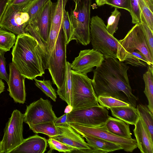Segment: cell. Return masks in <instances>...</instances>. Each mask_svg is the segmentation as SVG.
Wrapping results in <instances>:
<instances>
[{
    "mask_svg": "<svg viewBox=\"0 0 153 153\" xmlns=\"http://www.w3.org/2000/svg\"><path fill=\"white\" fill-rule=\"evenodd\" d=\"M47 145L45 138L36 134L24 139L22 142L10 153H44Z\"/></svg>",
    "mask_w": 153,
    "mask_h": 153,
    "instance_id": "obj_17",
    "label": "cell"
},
{
    "mask_svg": "<svg viewBox=\"0 0 153 153\" xmlns=\"http://www.w3.org/2000/svg\"><path fill=\"white\" fill-rule=\"evenodd\" d=\"M56 117L50 101L41 98L27 106L24 114V122L30 128L45 122H54Z\"/></svg>",
    "mask_w": 153,
    "mask_h": 153,
    "instance_id": "obj_11",
    "label": "cell"
},
{
    "mask_svg": "<svg viewBox=\"0 0 153 153\" xmlns=\"http://www.w3.org/2000/svg\"><path fill=\"white\" fill-rule=\"evenodd\" d=\"M52 2L49 0L44 7L36 27L28 24L25 29L27 33L34 37L46 54L48 61L47 43L51 28V10Z\"/></svg>",
    "mask_w": 153,
    "mask_h": 153,
    "instance_id": "obj_12",
    "label": "cell"
},
{
    "mask_svg": "<svg viewBox=\"0 0 153 153\" xmlns=\"http://www.w3.org/2000/svg\"><path fill=\"white\" fill-rule=\"evenodd\" d=\"M70 63L67 62L65 79L63 84L56 91L58 95L68 105H72V85Z\"/></svg>",
    "mask_w": 153,
    "mask_h": 153,
    "instance_id": "obj_22",
    "label": "cell"
},
{
    "mask_svg": "<svg viewBox=\"0 0 153 153\" xmlns=\"http://www.w3.org/2000/svg\"><path fill=\"white\" fill-rule=\"evenodd\" d=\"M24 114L15 109L6 124L1 141L2 153H10L23 141Z\"/></svg>",
    "mask_w": 153,
    "mask_h": 153,
    "instance_id": "obj_8",
    "label": "cell"
},
{
    "mask_svg": "<svg viewBox=\"0 0 153 153\" xmlns=\"http://www.w3.org/2000/svg\"><path fill=\"white\" fill-rule=\"evenodd\" d=\"M65 42L67 45L71 41L73 33V28L68 11L65 10L62 24Z\"/></svg>",
    "mask_w": 153,
    "mask_h": 153,
    "instance_id": "obj_32",
    "label": "cell"
},
{
    "mask_svg": "<svg viewBox=\"0 0 153 153\" xmlns=\"http://www.w3.org/2000/svg\"><path fill=\"white\" fill-rule=\"evenodd\" d=\"M77 132L83 136L89 135L98 137L120 146L127 152H132L137 148L135 139L126 138L117 136L108 131L104 125L97 127H90L74 123H68Z\"/></svg>",
    "mask_w": 153,
    "mask_h": 153,
    "instance_id": "obj_9",
    "label": "cell"
},
{
    "mask_svg": "<svg viewBox=\"0 0 153 153\" xmlns=\"http://www.w3.org/2000/svg\"><path fill=\"white\" fill-rule=\"evenodd\" d=\"M36 85L47 96L55 102L57 96L55 90L52 86L50 80H39L34 79Z\"/></svg>",
    "mask_w": 153,
    "mask_h": 153,
    "instance_id": "obj_30",
    "label": "cell"
},
{
    "mask_svg": "<svg viewBox=\"0 0 153 153\" xmlns=\"http://www.w3.org/2000/svg\"><path fill=\"white\" fill-rule=\"evenodd\" d=\"M0 153H2L1 141L0 140Z\"/></svg>",
    "mask_w": 153,
    "mask_h": 153,
    "instance_id": "obj_48",
    "label": "cell"
},
{
    "mask_svg": "<svg viewBox=\"0 0 153 153\" xmlns=\"http://www.w3.org/2000/svg\"><path fill=\"white\" fill-rule=\"evenodd\" d=\"M120 12L115 8L107 20L106 28L108 32L111 35L114 34L118 29V25L120 16Z\"/></svg>",
    "mask_w": 153,
    "mask_h": 153,
    "instance_id": "obj_33",
    "label": "cell"
},
{
    "mask_svg": "<svg viewBox=\"0 0 153 153\" xmlns=\"http://www.w3.org/2000/svg\"><path fill=\"white\" fill-rule=\"evenodd\" d=\"M136 108L139 117L141 118L153 139V113L149 110L147 106L142 104L137 105Z\"/></svg>",
    "mask_w": 153,
    "mask_h": 153,
    "instance_id": "obj_26",
    "label": "cell"
},
{
    "mask_svg": "<svg viewBox=\"0 0 153 153\" xmlns=\"http://www.w3.org/2000/svg\"><path fill=\"white\" fill-rule=\"evenodd\" d=\"M71 73L73 110L99 105L91 79L72 69Z\"/></svg>",
    "mask_w": 153,
    "mask_h": 153,
    "instance_id": "obj_6",
    "label": "cell"
},
{
    "mask_svg": "<svg viewBox=\"0 0 153 153\" xmlns=\"http://www.w3.org/2000/svg\"><path fill=\"white\" fill-rule=\"evenodd\" d=\"M90 32L91 42L93 49L101 53L105 59H117L118 40L108 32L104 21L98 16L91 18Z\"/></svg>",
    "mask_w": 153,
    "mask_h": 153,
    "instance_id": "obj_4",
    "label": "cell"
},
{
    "mask_svg": "<svg viewBox=\"0 0 153 153\" xmlns=\"http://www.w3.org/2000/svg\"><path fill=\"white\" fill-rule=\"evenodd\" d=\"M11 54L12 62L25 78L42 76L48 69L46 54L37 40L27 33L17 35Z\"/></svg>",
    "mask_w": 153,
    "mask_h": 153,
    "instance_id": "obj_2",
    "label": "cell"
},
{
    "mask_svg": "<svg viewBox=\"0 0 153 153\" xmlns=\"http://www.w3.org/2000/svg\"><path fill=\"white\" fill-rule=\"evenodd\" d=\"M109 117L107 108L99 105L73 110L68 113L67 123L90 127H97L104 125Z\"/></svg>",
    "mask_w": 153,
    "mask_h": 153,
    "instance_id": "obj_10",
    "label": "cell"
},
{
    "mask_svg": "<svg viewBox=\"0 0 153 153\" xmlns=\"http://www.w3.org/2000/svg\"><path fill=\"white\" fill-rule=\"evenodd\" d=\"M9 65V74L7 83L9 95L15 102L24 104L26 96L25 82V78L20 74L12 62Z\"/></svg>",
    "mask_w": 153,
    "mask_h": 153,
    "instance_id": "obj_16",
    "label": "cell"
},
{
    "mask_svg": "<svg viewBox=\"0 0 153 153\" xmlns=\"http://www.w3.org/2000/svg\"><path fill=\"white\" fill-rule=\"evenodd\" d=\"M104 125L108 131L117 136L126 138H132L129 124L121 120L110 116Z\"/></svg>",
    "mask_w": 153,
    "mask_h": 153,
    "instance_id": "obj_21",
    "label": "cell"
},
{
    "mask_svg": "<svg viewBox=\"0 0 153 153\" xmlns=\"http://www.w3.org/2000/svg\"><path fill=\"white\" fill-rule=\"evenodd\" d=\"M68 0H57L52 2L51 10V27L59 31L62 24L65 8Z\"/></svg>",
    "mask_w": 153,
    "mask_h": 153,
    "instance_id": "obj_23",
    "label": "cell"
},
{
    "mask_svg": "<svg viewBox=\"0 0 153 153\" xmlns=\"http://www.w3.org/2000/svg\"><path fill=\"white\" fill-rule=\"evenodd\" d=\"M144 0L146 4L151 10V11L153 12V4L149 0Z\"/></svg>",
    "mask_w": 153,
    "mask_h": 153,
    "instance_id": "obj_46",
    "label": "cell"
},
{
    "mask_svg": "<svg viewBox=\"0 0 153 153\" xmlns=\"http://www.w3.org/2000/svg\"><path fill=\"white\" fill-rule=\"evenodd\" d=\"M67 113H65L61 116L57 118L54 121V123L56 126L63 125L67 123Z\"/></svg>",
    "mask_w": 153,
    "mask_h": 153,
    "instance_id": "obj_42",
    "label": "cell"
},
{
    "mask_svg": "<svg viewBox=\"0 0 153 153\" xmlns=\"http://www.w3.org/2000/svg\"><path fill=\"white\" fill-rule=\"evenodd\" d=\"M104 59L103 55L99 51L93 49H85L80 51L70 65L72 70L87 75L93 71L94 67L100 66Z\"/></svg>",
    "mask_w": 153,
    "mask_h": 153,
    "instance_id": "obj_14",
    "label": "cell"
},
{
    "mask_svg": "<svg viewBox=\"0 0 153 153\" xmlns=\"http://www.w3.org/2000/svg\"><path fill=\"white\" fill-rule=\"evenodd\" d=\"M59 31L51 27L47 43L48 62L50 57L55 46Z\"/></svg>",
    "mask_w": 153,
    "mask_h": 153,
    "instance_id": "obj_37",
    "label": "cell"
},
{
    "mask_svg": "<svg viewBox=\"0 0 153 153\" xmlns=\"http://www.w3.org/2000/svg\"><path fill=\"white\" fill-rule=\"evenodd\" d=\"M112 115L126 123L135 125L139 118L136 107L128 105L110 109Z\"/></svg>",
    "mask_w": 153,
    "mask_h": 153,
    "instance_id": "obj_20",
    "label": "cell"
},
{
    "mask_svg": "<svg viewBox=\"0 0 153 153\" xmlns=\"http://www.w3.org/2000/svg\"><path fill=\"white\" fill-rule=\"evenodd\" d=\"M133 131L137 147L142 153H153V142L146 126L141 118L134 125Z\"/></svg>",
    "mask_w": 153,
    "mask_h": 153,
    "instance_id": "obj_18",
    "label": "cell"
},
{
    "mask_svg": "<svg viewBox=\"0 0 153 153\" xmlns=\"http://www.w3.org/2000/svg\"><path fill=\"white\" fill-rule=\"evenodd\" d=\"M149 1L152 3L153 4V0H149Z\"/></svg>",
    "mask_w": 153,
    "mask_h": 153,
    "instance_id": "obj_49",
    "label": "cell"
},
{
    "mask_svg": "<svg viewBox=\"0 0 153 153\" xmlns=\"http://www.w3.org/2000/svg\"><path fill=\"white\" fill-rule=\"evenodd\" d=\"M29 20L27 12L22 9L14 8L10 2L3 16L0 27L18 35L25 33Z\"/></svg>",
    "mask_w": 153,
    "mask_h": 153,
    "instance_id": "obj_13",
    "label": "cell"
},
{
    "mask_svg": "<svg viewBox=\"0 0 153 153\" xmlns=\"http://www.w3.org/2000/svg\"><path fill=\"white\" fill-rule=\"evenodd\" d=\"M5 52L0 50V78L7 82L8 79L6 67L5 58L4 57Z\"/></svg>",
    "mask_w": 153,
    "mask_h": 153,
    "instance_id": "obj_40",
    "label": "cell"
},
{
    "mask_svg": "<svg viewBox=\"0 0 153 153\" xmlns=\"http://www.w3.org/2000/svg\"><path fill=\"white\" fill-rule=\"evenodd\" d=\"M73 0V1H74V0Z\"/></svg>",
    "mask_w": 153,
    "mask_h": 153,
    "instance_id": "obj_50",
    "label": "cell"
},
{
    "mask_svg": "<svg viewBox=\"0 0 153 153\" xmlns=\"http://www.w3.org/2000/svg\"><path fill=\"white\" fill-rule=\"evenodd\" d=\"M11 0H0V24L7 7Z\"/></svg>",
    "mask_w": 153,
    "mask_h": 153,
    "instance_id": "obj_43",
    "label": "cell"
},
{
    "mask_svg": "<svg viewBox=\"0 0 153 153\" xmlns=\"http://www.w3.org/2000/svg\"><path fill=\"white\" fill-rule=\"evenodd\" d=\"M109 0H95L97 5L101 6L105 4H106Z\"/></svg>",
    "mask_w": 153,
    "mask_h": 153,
    "instance_id": "obj_44",
    "label": "cell"
},
{
    "mask_svg": "<svg viewBox=\"0 0 153 153\" xmlns=\"http://www.w3.org/2000/svg\"><path fill=\"white\" fill-rule=\"evenodd\" d=\"M73 109V108L72 105H68L65 108L64 112L65 113H69L71 112Z\"/></svg>",
    "mask_w": 153,
    "mask_h": 153,
    "instance_id": "obj_45",
    "label": "cell"
},
{
    "mask_svg": "<svg viewBox=\"0 0 153 153\" xmlns=\"http://www.w3.org/2000/svg\"><path fill=\"white\" fill-rule=\"evenodd\" d=\"M106 4L117 8L124 9L129 12L130 10V0H109Z\"/></svg>",
    "mask_w": 153,
    "mask_h": 153,
    "instance_id": "obj_39",
    "label": "cell"
},
{
    "mask_svg": "<svg viewBox=\"0 0 153 153\" xmlns=\"http://www.w3.org/2000/svg\"><path fill=\"white\" fill-rule=\"evenodd\" d=\"M135 50L141 52L149 63L153 65V54L151 51L141 23L136 24L123 39L118 40L117 59L124 62L126 56Z\"/></svg>",
    "mask_w": 153,
    "mask_h": 153,
    "instance_id": "obj_3",
    "label": "cell"
},
{
    "mask_svg": "<svg viewBox=\"0 0 153 153\" xmlns=\"http://www.w3.org/2000/svg\"><path fill=\"white\" fill-rule=\"evenodd\" d=\"M49 0H33L28 5L22 9L29 16V24L36 27L42 11Z\"/></svg>",
    "mask_w": 153,
    "mask_h": 153,
    "instance_id": "obj_24",
    "label": "cell"
},
{
    "mask_svg": "<svg viewBox=\"0 0 153 153\" xmlns=\"http://www.w3.org/2000/svg\"><path fill=\"white\" fill-rule=\"evenodd\" d=\"M16 38L15 34L0 27V50L5 52L10 51L14 46Z\"/></svg>",
    "mask_w": 153,
    "mask_h": 153,
    "instance_id": "obj_28",
    "label": "cell"
},
{
    "mask_svg": "<svg viewBox=\"0 0 153 153\" xmlns=\"http://www.w3.org/2000/svg\"><path fill=\"white\" fill-rule=\"evenodd\" d=\"M5 85L1 80V79L0 78V94L3 92L5 89Z\"/></svg>",
    "mask_w": 153,
    "mask_h": 153,
    "instance_id": "obj_47",
    "label": "cell"
},
{
    "mask_svg": "<svg viewBox=\"0 0 153 153\" xmlns=\"http://www.w3.org/2000/svg\"><path fill=\"white\" fill-rule=\"evenodd\" d=\"M135 67H146L151 65L145 56L138 50H135L129 53L126 56L124 62Z\"/></svg>",
    "mask_w": 153,
    "mask_h": 153,
    "instance_id": "obj_29",
    "label": "cell"
},
{
    "mask_svg": "<svg viewBox=\"0 0 153 153\" xmlns=\"http://www.w3.org/2000/svg\"><path fill=\"white\" fill-rule=\"evenodd\" d=\"M130 9L129 12L133 24L141 23V13L139 5V0H130Z\"/></svg>",
    "mask_w": 153,
    "mask_h": 153,
    "instance_id": "obj_36",
    "label": "cell"
},
{
    "mask_svg": "<svg viewBox=\"0 0 153 153\" xmlns=\"http://www.w3.org/2000/svg\"><path fill=\"white\" fill-rule=\"evenodd\" d=\"M64 32L60 29L54 47L49 58L48 69L53 84L57 89L64 82L66 65V45Z\"/></svg>",
    "mask_w": 153,
    "mask_h": 153,
    "instance_id": "obj_7",
    "label": "cell"
},
{
    "mask_svg": "<svg viewBox=\"0 0 153 153\" xmlns=\"http://www.w3.org/2000/svg\"><path fill=\"white\" fill-rule=\"evenodd\" d=\"M57 126L59 134L53 138L69 146L74 151L82 153H88L92 149L79 134L68 123Z\"/></svg>",
    "mask_w": 153,
    "mask_h": 153,
    "instance_id": "obj_15",
    "label": "cell"
},
{
    "mask_svg": "<svg viewBox=\"0 0 153 153\" xmlns=\"http://www.w3.org/2000/svg\"><path fill=\"white\" fill-rule=\"evenodd\" d=\"M129 67L117 59H105L93 70L92 84L97 97H111L136 107L137 98L132 93L127 71Z\"/></svg>",
    "mask_w": 153,
    "mask_h": 153,
    "instance_id": "obj_1",
    "label": "cell"
},
{
    "mask_svg": "<svg viewBox=\"0 0 153 153\" xmlns=\"http://www.w3.org/2000/svg\"><path fill=\"white\" fill-rule=\"evenodd\" d=\"M33 0H11L10 3L15 9H22L28 5Z\"/></svg>",
    "mask_w": 153,
    "mask_h": 153,
    "instance_id": "obj_41",
    "label": "cell"
},
{
    "mask_svg": "<svg viewBox=\"0 0 153 153\" xmlns=\"http://www.w3.org/2000/svg\"><path fill=\"white\" fill-rule=\"evenodd\" d=\"M92 149V153H106L122 149L119 145L103 139L89 135L82 136Z\"/></svg>",
    "mask_w": 153,
    "mask_h": 153,
    "instance_id": "obj_19",
    "label": "cell"
},
{
    "mask_svg": "<svg viewBox=\"0 0 153 153\" xmlns=\"http://www.w3.org/2000/svg\"><path fill=\"white\" fill-rule=\"evenodd\" d=\"M139 5L141 13L147 26L153 31V12L151 11L144 0H139Z\"/></svg>",
    "mask_w": 153,
    "mask_h": 153,
    "instance_id": "obj_35",
    "label": "cell"
},
{
    "mask_svg": "<svg viewBox=\"0 0 153 153\" xmlns=\"http://www.w3.org/2000/svg\"><path fill=\"white\" fill-rule=\"evenodd\" d=\"M97 98L100 105L106 108L129 105L127 103L111 97L99 96Z\"/></svg>",
    "mask_w": 153,
    "mask_h": 153,
    "instance_id": "obj_31",
    "label": "cell"
},
{
    "mask_svg": "<svg viewBox=\"0 0 153 153\" xmlns=\"http://www.w3.org/2000/svg\"><path fill=\"white\" fill-rule=\"evenodd\" d=\"M141 23L148 43L152 53L153 54V31L147 26L143 15H141Z\"/></svg>",
    "mask_w": 153,
    "mask_h": 153,
    "instance_id": "obj_38",
    "label": "cell"
},
{
    "mask_svg": "<svg viewBox=\"0 0 153 153\" xmlns=\"http://www.w3.org/2000/svg\"><path fill=\"white\" fill-rule=\"evenodd\" d=\"M30 129L35 133H42L49 137H53L59 134L57 126L54 122H45L33 125L30 127Z\"/></svg>",
    "mask_w": 153,
    "mask_h": 153,
    "instance_id": "obj_27",
    "label": "cell"
},
{
    "mask_svg": "<svg viewBox=\"0 0 153 153\" xmlns=\"http://www.w3.org/2000/svg\"><path fill=\"white\" fill-rule=\"evenodd\" d=\"M74 9L70 14L73 28L71 40L86 46L91 42L90 23L92 0H75Z\"/></svg>",
    "mask_w": 153,
    "mask_h": 153,
    "instance_id": "obj_5",
    "label": "cell"
},
{
    "mask_svg": "<svg viewBox=\"0 0 153 153\" xmlns=\"http://www.w3.org/2000/svg\"><path fill=\"white\" fill-rule=\"evenodd\" d=\"M147 66V70L143 76L145 85L143 92L148 102L147 106L153 113V65Z\"/></svg>",
    "mask_w": 153,
    "mask_h": 153,
    "instance_id": "obj_25",
    "label": "cell"
},
{
    "mask_svg": "<svg viewBox=\"0 0 153 153\" xmlns=\"http://www.w3.org/2000/svg\"><path fill=\"white\" fill-rule=\"evenodd\" d=\"M51 152L53 150L60 152H71L75 151L72 147L60 142L52 137H49L47 140Z\"/></svg>",
    "mask_w": 153,
    "mask_h": 153,
    "instance_id": "obj_34",
    "label": "cell"
}]
</instances>
